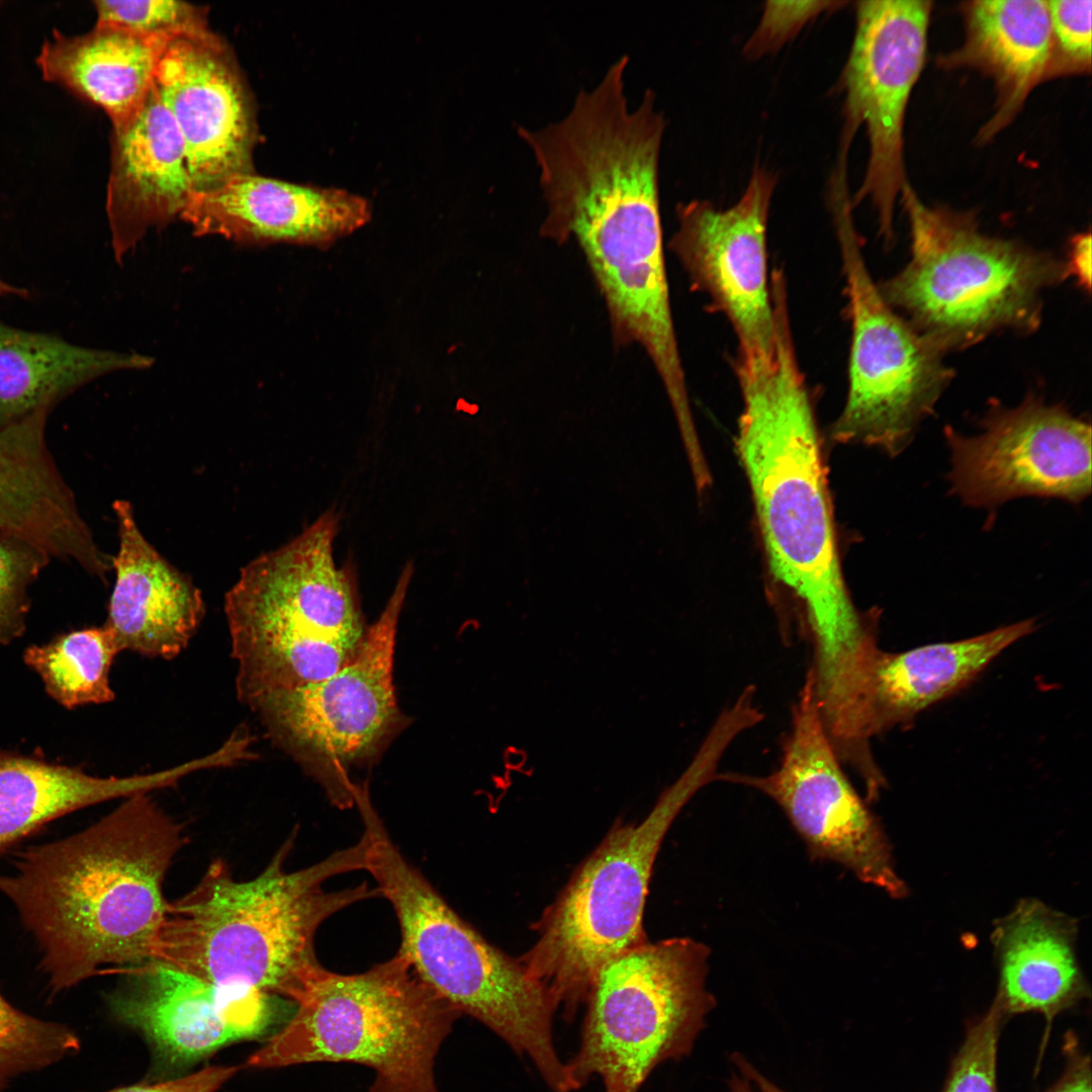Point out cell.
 <instances>
[{
	"label": "cell",
	"mask_w": 1092,
	"mask_h": 1092,
	"mask_svg": "<svg viewBox=\"0 0 1092 1092\" xmlns=\"http://www.w3.org/2000/svg\"><path fill=\"white\" fill-rule=\"evenodd\" d=\"M187 841L184 826L149 794L128 798L95 824L20 853L0 875L41 952L55 992L153 961L168 901L166 875Z\"/></svg>",
	"instance_id": "obj_1"
},
{
	"label": "cell",
	"mask_w": 1092,
	"mask_h": 1092,
	"mask_svg": "<svg viewBox=\"0 0 1092 1092\" xmlns=\"http://www.w3.org/2000/svg\"><path fill=\"white\" fill-rule=\"evenodd\" d=\"M737 377L736 449L769 568L799 606L809 644L842 645L868 616L842 574L817 423L789 322L778 323L772 364Z\"/></svg>",
	"instance_id": "obj_2"
},
{
	"label": "cell",
	"mask_w": 1092,
	"mask_h": 1092,
	"mask_svg": "<svg viewBox=\"0 0 1092 1092\" xmlns=\"http://www.w3.org/2000/svg\"><path fill=\"white\" fill-rule=\"evenodd\" d=\"M290 837L256 878L238 881L213 860L195 887L168 902L155 956L204 981L240 986L293 1000L320 965L314 938L321 924L361 900L380 896L361 884L329 892L324 883L364 870V840L289 872ZM151 963V962H150Z\"/></svg>",
	"instance_id": "obj_3"
},
{
	"label": "cell",
	"mask_w": 1092,
	"mask_h": 1092,
	"mask_svg": "<svg viewBox=\"0 0 1092 1092\" xmlns=\"http://www.w3.org/2000/svg\"><path fill=\"white\" fill-rule=\"evenodd\" d=\"M364 871L391 905L403 954L421 980L461 1015H469L527 1056L553 1092H571L557 1054L558 1004L520 960L489 943L463 920L391 840L371 803L360 806Z\"/></svg>",
	"instance_id": "obj_4"
},
{
	"label": "cell",
	"mask_w": 1092,
	"mask_h": 1092,
	"mask_svg": "<svg viewBox=\"0 0 1092 1092\" xmlns=\"http://www.w3.org/2000/svg\"><path fill=\"white\" fill-rule=\"evenodd\" d=\"M338 519L327 513L248 563L224 599L238 699L322 680L349 663L367 629L355 582L334 558Z\"/></svg>",
	"instance_id": "obj_5"
},
{
	"label": "cell",
	"mask_w": 1092,
	"mask_h": 1092,
	"mask_svg": "<svg viewBox=\"0 0 1092 1092\" xmlns=\"http://www.w3.org/2000/svg\"><path fill=\"white\" fill-rule=\"evenodd\" d=\"M900 200L911 256L878 288L920 336L944 355L995 332L1038 327L1043 291L1070 275L1067 261L989 236L971 212L930 206L908 182Z\"/></svg>",
	"instance_id": "obj_6"
},
{
	"label": "cell",
	"mask_w": 1092,
	"mask_h": 1092,
	"mask_svg": "<svg viewBox=\"0 0 1092 1092\" xmlns=\"http://www.w3.org/2000/svg\"><path fill=\"white\" fill-rule=\"evenodd\" d=\"M289 1022L248 1060L254 1068L354 1063L374 1071L368 1092H441L437 1054L462 1016L399 951L357 974L321 964L292 1000Z\"/></svg>",
	"instance_id": "obj_7"
},
{
	"label": "cell",
	"mask_w": 1092,
	"mask_h": 1092,
	"mask_svg": "<svg viewBox=\"0 0 1092 1092\" xmlns=\"http://www.w3.org/2000/svg\"><path fill=\"white\" fill-rule=\"evenodd\" d=\"M718 766L714 752L698 750L640 823L613 826L542 915L536 941L519 960L565 1016L585 1004L604 965L647 940L643 910L660 844L681 808L715 782Z\"/></svg>",
	"instance_id": "obj_8"
},
{
	"label": "cell",
	"mask_w": 1092,
	"mask_h": 1092,
	"mask_svg": "<svg viewBox=\"0 0 1092 1092\" xmlns=\"http://www.w3.org/2000/svg\"><path fill=\"white\" fill-rule=\"evenodd\" d=\"M709 947L690 937L648 940L602 967L580 1042L566 1063L572 1091L598 1076L604 1092H638L652 1071L688 1057L716 1007Z\"/></svg>",
	"instance_id": "obj_9"
},
{
	"label": "cell",
	"mask_w": 1092,
	"mask_h": 1092,
	"mask_svg": "<svg viewBox=\"0 0 1092 1092\" xmlns=\"http://www.w3.org/2000/svg\"><path fill=\"white\" fill-rule=\"evenodd\" d=\"M830 205L851 323L848 391L832 437L896 457L934 413L953 372L882 296L867 267L849 201Z\"/></svg>",
	"instance_id": "obj_10"
},
{
	"label": "cell",
	"mask_w": 1092,
	"mask_h": 1092,
	"mask_svg": "<svg viewBox=\"0 0 1092 1092\" xmlns=\"http://www.w3.org/2000/svg\"><path fill=\"white\" fill-rule=\"evenodd\" d=\"M567 241L580 247L606 302L615 338L652 362L677 425L693 421L672 321L663 252L659 187L602 186L569 210Z\"/></svg>",
	"instance_id": "obj_11"
},
{
	"label": "cell",
	"mask_w": 1092,
	"mask_h": 1092,
	"mask_svg": "<svg viewBox=\"0 0 1092 1092\" xmlns=\"http://www.w3.org/2000/svg\"><path fill=\"white\" fill-rule=\"evenodd\" d=\"M411 576L408 566L349 663L322 680L273 691L249 705L272 740L317 774L339 805L354 802L342 774L372 756L398 720L393 656Z\"/></svg>",
	"instance_id": "obj_12"
},
{
	"label": "cell",
	"mask_w": 1092,
	"mask_h": 1092,
	"mask_svg": "<svg viewBox=\"0 0 1092 1092\" xmlns=\"http://www.w3.org/2000/svg\"><path fill=\"white\" fill-rule=\"evenodd\" d=\"M717 781L771 799L812 859L836 862L891 898L907 895L883 826L851 784L827 735L808 673L793 705L778 767L765 776L719 772Z\"/></svg>",
	"instance_id": "obj_13"
},
{
	"label": "cell",
	"mask_w": 1092,
	"mask_h": 1092,
	"mask_svg": "<svg viewBox=\"0 0 1092 1092\" xmlns=\"http://www.w3.org/2000/svg\"><path fill=\"white\" fill-rule=\"evenodd\" d=\"M932 2L868 0L856 3L855 31L841 74L844 124L841 145L850 146L864 125L869 160L852 208L869 200L879 235L894 240V211L906 181L904 121L911 92L924 66Z\"/></svg>",
	"instance_id": "obj_14"
},
{
	"label": "cell",
	"mask_w": 1092,
	"mask_h": 1092,
	"mask_svg": "<svg viewBox=\"0 0 1092 1092\" xmlns=\"http://www.w3.org/2000/svg\"><path fill=\"white\" fill-rule=\"evenodd\" d=\"M980 432L946 426L949 492L964 505L994 510L1026 496L1074 505L1091 493V426L1036 394L1018 405L993 403Z\"/></svg>",
	"instance_id": "obj_15"
},
{
	"label": "cell",
	"mask_w": 1092,
	"mask_h": 1092,
	"mask_svg": "<svg viewBox=\"0 0 1092 1092\" xmlns=\"http://www.w3.org/2000/svg\"><path fill=\"white\" fill-rule=\"evenodd\" d=\"M778 178L756 164L740 199L718 209L704 199L678 203L670 247L692 286L729 321L738 342L736 370L771 364L776 314L766 233Z\"/></svg>",
	"instance_id": "obj_16"
},
{
	"label": "cell",
	"mask_w": 1092,
	"mask_h": 1092,
	"mask_svg": "<svg viewBox=\"0 0 1092 1092\" xmlns=\"http://www.w3.org/2000/svg\"><path fill=\"white\" fill-rule=\"evenodd\" d=\"M155 88L184 142L194 192L255 173L259 129L253 98L223 39L209 28L170 38Z\"/></svg>",
	"instance_id": "obj_17"
},
{
	"label": "cell",
	"mask_w": 1092,
	"mask_h": 1092,
	"mask_svg": "<svg viewBox=\"0 0 1092 1092\" xmlns=\"http://www.w3.org/2000/svg\"><path fill=\"white\" fill-rule=\"evenodd\" d=\"M124 973L126 986L111 996L113 1013L171 1064L261 1035L273 1020V996L256 989L210 983L156 962Z\"/></svg>",
	"instance_id": "obj_18"
},
{
	"label": "cell",
	"mask_w": 1092,
	"mask_h": 1092,
	"mask_svg": "<svg viewBox=\"0 0 1092 1092\" xmlns=\"http://www.w3.org/2000/svg\"><path fill=\"white\" fill-rule=\"evenodd\" d=\"M371 213L366 198L347 190L251 173L194 192L180 218L195 236H217L241 246L325 248L364 226Z\"/></svg>",
	"instance_id": "obj_19"
},
{
	"label": "cell",
	"mask_w": 1092,
	"mask_h": 1092,
	"mask_svg": "<svg viewBox=\"0 0 1092 1092\" xmlns=\"http://www.w3.org/2000/svg\"><path fill=\"white\" fill-rule=\"evenodd\" d=\"M50 411L0 425V541L74 561L104 581L111 560L97 546L46 442Z\"/></svg>",
	"instance_id": "obj_20"
},
{
	"label": "cell",
	"mask_w": 1092,
	"mask_h": 1092,
	"mask_svg": "<svg viewBox=\"0 0 1092 1092\" xmlns=\"http://www.w3.org/2000/svg\"><path fill=\"white\" fill-rule=\"evenodd\" d=\"M106 213L121 263L145 235L180 217L194 193L184 142L155 84L143 107L112 128Z\"/></svg>",
	"instance_id": "obj_21"
},
{
	"label": "cell",
	"mask_w": 1092,
	"mask_h": 1092,
	"mask_svg": "<svg viewBox=\"0 0 1092 1092\" xmlns=\"http://www.w3.org/2000/svg\"><path fill=\"white\" fill-rule=\"evenodd\" d=\"M118 550L115 582L104 624L120 650L172 659L189 644L205 615L200 589L141 532L131 504L113 503Z\"/></svg>",
	"instance_id": "obj_22"
},
{
	"label": "cell",
	"mask_w": 1092,
	"mask_h": 1092,
	"mask_svg": "<svg viewBox=\"0 0 1092 1092\" xmlns=\"http://www.w3.org/2000/svg\"><path fill=\"white\" fill-rule=\"evenodd\" d=\"M1077 920L1036 898H1023L997 919L991 942L999 982L995 1000L1006 1018L1055 1017L1090 994L1077 954Z\"/></svg>",
	"instance_id": "obj_23"
},
{
	"label": "cell",
	"mask_w": 1092,
	"mask_h": 1092,
	"mask_svg": "<svg viewBox=\"0 0 1092 1092\" xmlns=\"http://www.w3.org/2000/svg\"><path fill=\"white\" fill-rule=\"evenodd\" d=\"M963 46L940 58L944 68L968 67L991 78L995 112L981 129L988 141L1011 122L1030 92L1050 78L1052 33L1046 0H975L964 4Z\"/></svg>",
	"instance_id": "obj_24"
},
{
	"label": "cell",
	"mask_w": 1092,
	"mask_h": 1092,
	"mask_svg": "<svg viewBox=\"0 0 1092 1092\" xmlns=\"http://www.w3.org/2000/svg\"><path fill=\"white\" fill-rule=\"evenodd\" d=\"M169 39L99 23L79 35L54 29L35 62L43 80L99 107L117 128L143 107Z\"/></svg>",
	"instance_id": "obj_25"
},
{
	"label": "cell",
	"mask_w": 1092,
	"mask_h": 1092,
	"mask_svg": "<svg viewBox=\"0 0 1092 1092\" xmlns=\"http://www.w3.org/2000/svg\"><path fill=\"white\" fill-rule=\"evenodd\" d=\"M1035 627V619L1030 618L962 640L896 653L880 650L868 699L873 737L905 725L968 687L1001 652Z\"/></svg>",
	"instance_id": "obj_26"
},
{
	"label": "cell",
	"mask_w": 1092,
	"mask_h": 1092,
	"mask_svg": "<svg viewBox=\"0 0 1092 1092\" xmlns=\"http://www.w3.org/2000/svg\"><path fill=\"white\" fill-rule=\"evenodd\" d=\"M189 774L188 764L182 762L145 775L99 778L80 767L0 751V853L59 817L174 787Z\"/></svg>",
	"instance_id": "obj_27"
},
{
	"label": "cell",
	"mask_w": 1092,
	"mask_h": 1092,
	"mask_svg": "<svg viewBox=\"0 0 1092 1092\" xmlns=\"http://www.w3.org/2000/svg\"><path fill=\"white\" fill-rule=\"evenodd\" d=\"M154 358L83 347L0 320V425L50 407L85 384L120 370L147 369Z\"/></svg>",
	"instance_id": "obj_28"
},
{
	"label": "cell",
	"mask_w": 1092,
	"mask_h": 1092,
	"mask_svg": "<svg viewBox=\"0 0 1092 1092\" xmlns=\"http://www.w3.org/2000/svg\"><path fill=\"white\" fill-rule=\"evenodd\" d=\"M120 648L105 627L62 634L25 649L23 660L41 677L47 693L67 709L114 699L109 671Z\"/></svg>",
	"instance_id": "obj_29"
},
{
	"label": "cell",
	"mask_w": 1092,
	"mask_h": 1092,
	"mask_svg": "<svg viewBox=\"0 0 1092 1092\" xmlns=\"http://www.w3.org/2000/svg\"><path fill=\"white\" fill-rule=\"evenodd\" d=\"M79 1050L72 1028L31 1016L0 993V1090L16 1077L49 1068Z\"/></svg>",
	"instance_id": "obj_30"
},
{
	"label": "cell",
	"mask_w": 1092,
	"mask_h": 1092,
	"mask_svg": "<svg viewBox=\"0 0 1092 1092\" xmlns=\"http://www.w3.org/2000/svg\"><path fill=\"white\" fill-rule=\"evenodd\" d=\"M96 23L113 25L135 33L171 38L208 29L207 11L176 0H99L93 2Z\"/></svg>",
	"instance_id": "obj_31"
},
{
	"label": "cell",
	"mask_w": 1092,
	"mask_h": 1092,
	"mask_svg": "<svg viewBox=\"0 0 1092 1092\" xmlns=\"http://www.w3.org/2000/svg\"><path fill=\"white\" fill-rule=\"evenodd\" d=\"M1006 1019L994 999L987 1012L969 1023L941 1092H998V1042Z\"/></svg>",
	"instance_id": "obj_32"
},
{
	"label": "cell",
	"mask_w": 1092,
	"mask_h": 1092,
	"mask_svg": "<svg viewBox=\"0 0 1092 1092\" xmlns=\"http://www.w3.org/2000/svg\"><path fill=\"white\" fill-rule=\"evenodd\" d=\"M49 560L28 544L0 541V645L9 644L25 631L27 589Z\"/></svg>",
	"instance_id": "obj_33"
},
{
	"label": "cell",
	"mask_w": 1092,
	"mask_h": 1092,
	"mask_svg": "<svg viewBox=\"0 0 1092 1092\" xmlns=\"http://www.w3.org/2000/svg\"><path fill=\"white\" fill-rule=\"evenodd\" d=\"M1053 76L1091 71L1092 1L1049 0Z\"/></svg>",
	"instance_id": "obj_34"
},
{
	"label": "cell",
	"mask_w": 1092,
	"mask_h": 1092,
	"mask_svg": "<svg viewBox=\"0 0 1092 1092\" xmlns=\"http://www.w3.org/2000/svg\"><path fill=\"white\" fill-rule=\"evenodd\" d=\"M844 4L847 2L766 1L757 26L743 47L744 57L754 61L777 53L808 22Z\"/></svg>",
	"instance_id": "obj_35"
},
{
	"label": "cell",
	"mask_w": 1092,
	"mask_h": 1092,
	"mask_svg": "<svg viewBox=\"0 0 1092 1092\" xmlns=\"http://www.w3.org/2000/svg\"><path fill=\"white\" fill-rule=\"evenodd\" d=\"M238 1070V1067H208L182 1078L119 1087L108 1092H216Z\"/></svg>",
	"instance_id": "obj_36"
},
{
	"label": "cell",
	"mask_w": 1092,
	"mask_h": 1092,
	"mask_svg": "<svg viewBox=\"0 0 1092 1092\" xmlns=\"http://www.w3.org/2000/svg\"><path fill=\"white\" fill-rule=\"evenodd\" d=\"M1066 1069L1062 1077L1043 1092H1092L1090 1055L1082 1052L1072 1032L1065 1035Z\"/></svg>",
	"instance_id": "obj_37"
},
{
	"label": "cell",
	"mask_w": 1092,
	"mask_h": 1092,
	"mask_svg": "<svg viewBox=\"0 0 1092 1092\" xmlns=\"http://www.w3.org/2000/svg\"><path fill=\"white\" fill-rule=\"evenodd\" d=\"M729 1061L735 1068L727 1083L729 1092H786L739 1052L731 1054Z\"/></svg>",
	"instance_id": "obj_38"
},
{
	"label": "cell",
	"mask_w": 1092,
	"mask_h": 1092,
	"mask_svg": "<svg viewBox=\"0 0 1092 1092\" xmlns=\"http://www.w3.org/2000/svg\"><path fill=\"white\" fill-rule=\"evenodd\" d=\"M1070 275L1077 277L1087 290L1091 286V234L1083 233L1073 238L1067 260Z\"/></svg>",
	"instance_id": "obj_39"
},
{
	"label": "cell",
	"mask_w": 1092,
	"mask_h": 1092,
	"mask_svg": "<svg viewBox=\"0 0 1092 1092\" xmlns=\"http://www.w3.org/2000/svg\"><path fill=\"white\" fill-rule=\"evenodd\" d=\"M4 296H18L21 298H27L29 296V291L26 288L9 284L0 278V297Z\"/></svg>",
	"instance_id": "obj_40"
}]
</instances>
